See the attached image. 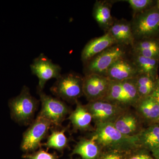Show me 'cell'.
Segmentation results:
<instances>
[{
  "mask_svg": "<svg viewBox=\"0 0 159 159\" xmlns=\"http://www.w3.org/2000/svg\"><path fill=\"white\" fill-rule=\"evenodd\" d=\"M84 106L92 115L95 124L114 123L128 110L126 107L104 100L89 102Z\"/></svg>",
  "mask_w": 159,
  "mask_h": 159,
  "instance_id": "ba28073f",
  "label": "cell"
},
{
  "mask_svg": "<svg viewBox=\"0 0 159 159\" xmlns=\"http://www.w3.org/2000/svg\"><path fill=\"white\" fill-rule=\"evenodd\" d=\"M102 100L117 103L126 107L129 106L128 99L122 89L121 81L111 80L108 92L106 96Z\"/></svg>",
  "mask_w": 159,
  "mask_h": 159,
  "instance_id": "603a6c76",
  "label": "cell"
},
{
  "mask_svg": "<svg viewBox=\"0 0 159 159\" xmlns=\"http://www.w3.org/2000/svg\"><path fill=\"white\" fill-rule=\"evenodd\" d=\"M22 158L25 159H59L56 154L49 153L42 149L32 153L25 154Z\"/></svg>",
  "mask_w": 159,
  "mask_h": 159,
  "instance_id": "4316f807",
  "label": "cell"
},
{
  "mask_svg": "<svg viewBox=\"0 0 159 159\" xmlns=\"http://www.w3.org/2000/svg\"><path fill=\"white\" fill-rule=\"evenodd\" d=\"M118 44L132 47L135 42L131 22L125 19L115 20L108 31Z\"/></svg>",
  "mask_w": 159,
  "mask_h": 159,
  "instance_id": "4fadbf2b",
  "label": "cell"
},
{
  "mask_svg": "<svg viewBox=\"0 0 159 159\" xmlns=\"http://www.w3.org/2000/svg\"><path fill=\"white\" fill-rule=\"evenodd\" d=\"M156 80L145 75L140 74L134 78L135 83L140 98L151 96L156 88L157 82Z\"/></svg>",
  "mask_w": 159,
  "mask_h": 159,
  "instance_id": "cb8c5ba5",
  "label": "cell"
},
{
  "mask_svg": "<svg viewBox=\"0 0 159 159\" xmlns=\"http://www.w3.org/2000/svg\"><path fill=\"white\" fill-rule=\"evenodd\" d=\"M58 127H51V134L48 138L47 142L43 144L48 149L53 148L59 152H62L67 148L69 139L65 135L66 128L59 129Z\"/></svg>",
  "mask_w": 159,
  "mask_h": 159,
  "instance_id": "7402d4cb",
  "label": "cell"
},
{
  "mask_svg": "<svg viewBox=\"0 0 159 159\" xmlns=\"http://www.w3.org/2000/svg\"><path fill=\"white\" fill-rule=\"evenodd\" d=\"M76 103V108L71 112L68 118L74 129L82 131H93L94 129L91 125V122L93 120L92 115L85 106L82 105L78 101Z\"/></svg>",
  "mask_w": 159,
  "mask_h": 159,
  "instance_id": "2e32d148",
  "label": "cell"
},
{
  "mask_svg": "<svg viewBox=\"0 0 159 159\" xmlns=\"http://www.w3.org/2000/svg\"><path fill=\"white\" fill-rule=\"evenodd\" d=\"M131 22L135 41L152 38L159 33V9L155 4L150 9L134 15Z\"/></svg>",
  "mask_w": 159,
  "mask_h": 159,
  "instance_id": "277c9868",
  "label": "cell"
},
{
  "mask_svg": "<svg viewBox=\"0 0 159 159\" xmlns=\"http://www.w3.org/2000/svg\"><path fill=\"white\" fill-rule=\"evenodd\" d=\"M113 124L120 132L128 136H135L142 129L138 115L128 110L122 114Z\"/></svg>",
  "mask_w": 159,
  "mask_h": 159,
  "instance_id": "5bb4252c",
  "label": "cell"
},
{
  "mask_svg": "<svg viewBox=\"0 0 159 159\" xmlns=\"http://www.w3.org/2000/svg\"><path fill=\"white\" fill-rule=\"evenodd\" d=\"M39 104L38 100L31 96L29 88L25 86L20 93L9 101L11 118L17 123L28 125L33 122Z\"/></svg>",
  "mask_w": 159,
  "mask_h": 159,
  "instance_id": "7a4b0ae2",
  "label": "cell"
},
{
  "mask_svg": "<svg viewBox=\"0 0 159 159\" xmlns=\"http://www.w3.org/2000/svg\"><path fill=\"white\" fill-rule=\"evenodd\" d=\"M37 93L42 105L39 115L48 120L52 126L60 127L67 115L70 112V107L59 98L47 95L39 89Z\"/></svg>",
  "mask_w": 159,
  "mask_h": 159,
  "instance_id": "8992f818",
  "label": "cell"
},
{
  "mask_svg": "<svg viewBox=\"0 0 159 159\" xmlns=\"http://www.w3.org/2000/svg\"><path fill=\"white\" fill-rule=\"evenodd\" d=\"M139 75L134 64L126 57L117 61L107 72L105 76L112 81H122L134 79Z\"/></svg>",
  "mask_w": 159,
  "mask_h": 159,
  "instance_id": "8fae6325",
  "label": "cell"
},
{
  "mask_svg": "<svg viewBox=\"0 0 159 159\" xmlns=\"http://www.w3.org/2000/svg\"><path fill=\"white\" fill-rule=\"evenodd\" d=\"M115 44H117V43L110 33L107 31L104 35L91 39L86 44L81 52V60L84 63H85L106 49Z\"/></svg>",
  "mask_w": 159,
  "mask_h": 159,
  "instance_id": "7c38bea8",
  "label": "cell"
},
{
  "mask_svg": "<svg viewBox=\"0 0 159 159\" xmlns=\"http://www.w3.org/2000/svg\"><path fill=\"white\" fill-rule=\"evenodd\" d=\"M90 138L96 141L102 151L116 150L127 152L140 148L137 135L123 134L110 122L95 124Z\"/></svg>",
  "mask_w": 159,
  "mask_h": 159,
  "instance_id": "6da1fadb",
  "label": "cell"
},
{
  "mask_svg": "<svg viewBox=\"0 0 159 159\" xmlns=\"http://www.w3.org/2000/svg\"><path fill=\"white\" fill-rule=\"evenodd\" d=\"M111 6L109 2L97 1L93 9V16L95 20L106 32L109 30L115 21L111 15Z\"/></svg>",
  "mask_w": 159,
  "mask_h": 159,
  "instance_id": "e0dca14e",
  "label": "cell"
},
{
  "mask_svg": "<svg viewBox=\"0 0 159 159\" xmlns=\"http://www.w3.org/2000/svg\"><path fill=\"white\" fill-rule=\"evenodd\" d=\"M151 96L155 99L159 104V81H158L156 88Z\"/></svg>",
  "mask_w": 159,
  "mask_h": 159,
  "instance_id": "f546056e",
  "label": "cell"
},
{
  "mask_svg": "<svg viewBox=\"0 0 159 159\" xmlns=\"http://www.w3.org/2000/svg\"><path fill=\"white\" fill-rule=\"evenodd\" d=\"M137 136L139 148L151 152L159 146V124L142 129Z\"/></svg>",
  "mask_w": 159,
  "mask_h": 159,
  "instance_id": "d6986e66",
  "label": "cell"
},
{
  "mask_svg": "<svg viewBox=\"0 0 159 159\" xmlns=\"http://www.w3.org/2000/svg\"><path fill=\"white\" fill-rule=\"evenodd\" d=\"M126 46L115 44L84 63L85 75L97 74L105 76L107 72L117 61L126 57Z\"/></svg>",
  "mask_w": 159,
  "mask_h": 159,
  "instance_id": "3957f363",
  "label": "cell"
},
{
  "mask_svg": "<svg viewBox=\"0 0 159 159\" xmlns=\"http://www.w3.org/2000/svg\"><path fill=\"white\" fill-rule=\"evenodd\" d=\"M30 68L32 74L38 78V88L42 90L49 80L52 78L57 79L61 75L60 66L54 63L51 59L43 54H41L34 58L30 65Z\"/></svg>",
  "mask_w": 159,
  "mask_h": 159,
  "instance_id": "9c48e42d",
  "label": "cell"
},
{
  "mask_svg": "<svg viewBox=\"0 0 159 159\" xmlns=\"http://www.w3.org/2000/svg\"><path fill=\"white\" fill-rule=\"evenodd\" d=\"M52 125L51 122L38 115L23 134L20 148L26 153L34 152L42 145L41 141L48 135Z\"/></svg>",
  "mask_w": 159,
  "mask_h": 159,
  "instance_id": "52a82bcc",
  "label": "cell"
},
{
  "mask_svg": "<svg viewBox=\"0 0 159 159\" xmlns=\"http://www.w3.org/2000/svg\"><path fill=\"white\" fill-rule=\"evenodd\" d=\"M152 156L156 159H159V146L154 150L152 151Z\"/></svg>",
  "mask_w": 159,
  "mask_h": 159,
  "instance_id": "4dcf8cb0",
  "label": "cell"
},
{
  "mask_svg": "<svg viewBox=\"0 0 159 159\" xmlns=\"http://www.w3.org/2000/svg\"><path fill=\"white\" fill-rule=\"evenodd\" d=\"M132 60L136 67L139 74H143L156 80L159 59L149 58L132 54Z\"/></svg>",
  "mask_w": 159,
  "mask_h": 159,
  "instance_id": "44dd1931",
  "label": "cell"
},
{
  "mask_svg": "<svg viewBox=\"0 0 159 159\" xmlns=\"http://www.w3.org/2000/svg\"><path fill=\"white\" fill-rule=\"evenodd\" d=\"M107 77L97 74L85 75L83 84V94L89 102L104 99L110 84Z\"/></svg>",
  "mask_w": 159,
  "mask_h": 159,
  "instance_id": "30bf717a",
  "label": "cell"
},
{
  "mask_svg": "<svg viewBox=\"0 0 159 159\" xmlns=\"http://www.w3.org/2000/svg\"><path fill=\"white\" fill-rule=\"evenodd\" d=\"M84 77L74 73L61 75L57 79L51 90L59 98L69 102H76L83 94Z\"/></svg>",
  "mask_w": 159,
  "mask_h": 159,
  "instance_id": "5b68a950",
  "label": "cell"
},
{
  "mask_svg": "<svg viewBox=\"0 0 159 159\" xmlns=\"http://www.w3.org/2000/svg\"><path fill=\"white\" fill-rule=\"evenodd\" d=\"M126 153L116 150H103L97 159H125Z\"/></svg>",
  "mask_w": 159,
  "mask_h": 159,
  "instance_id": "f1b7e54d",
  "label": "cell"
},
{
  "mask_svg": "<svg viewBox=\"0 0 159 159\" xmlns=\"http://www.w3.org/2000/svg\"><path fill=\"white\" fill-rule=\"evenodd\" d=\"M102 152L93 139L82 138L75 145L72 154L80 156L82 159H97Z\"/></svg>",
  "mask_w": 159,
  "mask_h": 159,
  "instance_id": "ac0fdd59",
  "label": "cell"
},
{
  "mask_svg": "<svg viewBox=\"0 0 159 159\" xmlns=\"http://www.w3.org/2000/svg\"><path fill=\"white\" fill-rule=\"evenodd\" d=\"M134 107L138 116L152 125L159 122V104L152 96L141 99Z\"/></svg>",
  "mask_w": 159,
  "mask_h": 159,
  "instance_id": "9a60e30c",
  "label": "cell"
},
{
  "mask_svg": "<svg viewBox=\"0 0 159 159\" xmlns=\"http://www.w3.org/2000/svg\"><path fill=\"white\" fill-rule=\"evenodd\" d=\"M156 5L157 7L159 9V1H157L156 4Z\"/></svg>",
  "mask_w": 159,
  "mask_h": 159,
  "instance_id": "1f68e13d",
  "label": "cell"
},
{
  "mask_svg": "<svg viewBox=\"0 0 159 159\" xmlns=\"http://www.w3.org/2000/svg\"><path fill=\"white\" fill-rule=\"evenodd\" d=\"M132 48V54L149 58L159 59V41L153 38L135 41Z\"/></svg>",
  "mask_w": 159,
  "mask_h": 159,
  "instance_id": "ffe728a7",
  "label": "cell"
},
{
  "mask_svg": "<svg viewBox=\"0 0 159 159\" xmlns=\"http://www.w3.org/2000/svg\"><path fill=\"white\" fill-rule=\"evenodd\" d=\"M128 3L134 12V16L150 9L155 2L152 0H125L122 1Z\"/></svg>",
  "mask_w": 159,
  "mask_h": 159,
  "instance_id": "484cf974",
  "label": "cell"
},
{
  "mask_svg": "<svg viewBox=\"0 0 159 159\" xmlns=\"http://www.w3.org/2000/svg\"><path fill=\"white\" fill-rule=\"evenodd\" d=\"M148 151L138 148L126 152L125 159H156Z\"/></svg>",
  "mask_w": 159,
  "mask_h": 159,
  "instance_id": "83f0119b",
  "label": "cell"
},
{
  "mask_svg": "<svg viewBox=\"0 0 159 159\" xmlns=\"http://www.w3.org/2000/svg\"><path fill=\"white\" fill-rule=\"evenodd\" d=\"M121 82L122 89L128 99L129 106L134 107L141 99L137 90L134 79L127 80Z\"/></svg>",
  "mask_w": 159,
  "mask_h": 159,
  "instance_id": "d4e9b609",
  "label": "cell"
}]
</instances>
